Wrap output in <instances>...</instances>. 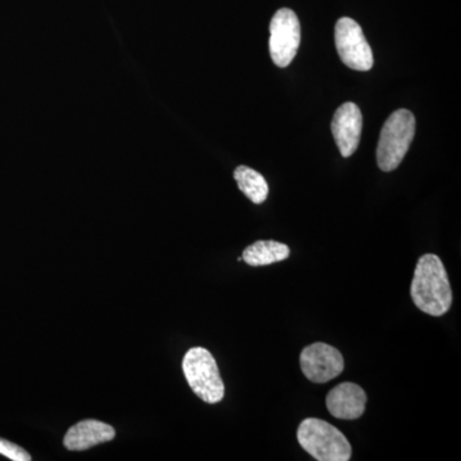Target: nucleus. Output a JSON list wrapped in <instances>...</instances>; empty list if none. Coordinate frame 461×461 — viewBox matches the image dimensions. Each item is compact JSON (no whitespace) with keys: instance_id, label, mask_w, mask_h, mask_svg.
<instances>
[{"instance_id":"20e7f679","label":"nucleus","mask_w":461,"mask_h":461,"mask_svg":"<svg viewBox=\"0 0 461 461\" xmlns=\"http://www.w3.org/2000/svg\"><path fill=\"white\" fill-rule=\"evenodd\" d=\"M185 377L191 390L208 403L221 402L224 397V384L213 355L204 348H193L182 362Z\"/></svg>"},{"instance_id":"9b49d317","label":"nucleus","mask_w":461,"mask_h":461,"mask_svg":"<svg viewBox=\"0 0 461 461\" xmlns=\"http://www.w3.org/2000/svg\"><path fill=\"white\" fill-rule=\"evenodd\" d=\"M290 257V248L273 240H259L245 249L242 260L251 267L269 266L286 260Z\"/></svg>"},{"instance_id":"39448f33","label":"nucleus","mask_w":461,"mask_h":461,"mask_svg":"<svg viewBox=\"0 0 461 461\" xmlns=\"http://www.w3.org/2000/svg\"><path fill=\"white\" fill-rule=\"evenodd\" d=\"M335 42L339 59L354 71L366 72L375 65L371 45L362 27L353 18H339L335 27Z\"/></svg>"},{"instance_id":"f257e3e1","label":"nucleus","mask_w":461,"mask_h":461,"mask_svg":"<svg viewBox=\"0 0 461 461\" xmlns=\"http://www.w3.org/2000/svg\"><path fill=\"white\" fill-rule=\"evenodd\" d=\"M411 295L415 306L432 317H442L450 311L453 290L444 263L435 254H424L418 260Z\"/></svg>"},{"instance_id":"423d86ee","label":"nucleus","mask_w":461,"mask_h":461,"mask_svg":"<svg viewBox=\"0 0 461 461\" xmlns=\"http://www.w3.org/2000/svg\"><path fill=\"white\" fill-rule=\"evenodd\" d=\"M269 53L273 63L280 68L290 66L296 57L302 41V27L295 12L278 9L269 25Z\"/></svg>"},{"instance_id":"9d476101","label":"nucleus","mask_w":461,"mask_h":461,"mask_svg":"<svg viewBox=\"0 0 461 461\" xmlns=\"http://www.w3.org/2000/svg\"><path fill=\"white\" fill-rule=\"evenodd\" d=\"M115 437L113 427L95 420H86L67 430L63 445L69 451H84L105 444Z\"/></svg>"},{"instance_id":"6e6552de","label":"nucleus","mask_w":461,"mask_h":461,"mask_svg":"<svg viewBox=\"0 0 461 461\" xmlns=\"http://www.w3.org/2000/svg\"><path fill=\"white\" fill-rule=\"evenodd\" d=\"M330 130L341 156L344 158L353 156L362 138V111L354 103H344L333 115Z\"/></svg>"},{"instance_id":"7ed1b4c3","label":"nucleus","mask_w":461,"mask_h":461,"mask_svg":"<svg viewBox=\"0 0 461 461\" xmlns=\"http://www.w3.org/2000/svg\"><path fill=\"white\" fill-rule=\"evenodd\" d=\"M415 135V117L408 109H399L388 117L381 130L377 163L384 172L395 171L411 148Z\"/></svg>"},{"instance_id":"f8f14e48","label":"nucleus","mask_w":461,"mask_h":461,"mask_svg":"<svg viewBox=\"0 0 461 461\" xmlns=\"http://www.w3.org/2000/svg\"><path fill=\"white\" fill-rule=\"evenodd\" d=\"M233 178L238 182L239 189L254 204H263L268 198V184H267L266 178L256 169L247 166H239L233 172Z\"/></svg>"},{"instance_id":"0eeeda50","label":"nucleus","mask_w":461,"mask_h":461,"mask_svg":"<svg viewBox=\"0 0 461 461\" xmlns=\"http://www.w3.org/2000/svg\"><path fill=\"white\" fill-rule=\"evenodd\" d=\"M300 366L313 384H327L345 369V360L338 348L324 342L306 346L300 354Z\"/></svg>"},{"instance_id":"f03ea898","label":"nucleus","mask_w":461,"mask_h":461,"mask_svg":"<svg viewBox=\"0 0 461 461\" xmlns=\"http://www.w3.org/2000/svg\"><path fill=\"white\" fill-rule=\"evenodd\" d=\"M297 441L315 460L348 461L353 453L344 433L318 418H308L300 423Z\"/></svg>"},{"instance_id":"ddd939ff","label":"nucleus","mask_w":461,"mask_h":461,"mask_svg":"<svg viewBox=\"0 0 461 461\" xmlns=\"http://www.w3.org/2000/svg\"><path fill=\"white\" fill-rule=\"evenodd\" d=\"M0 455L14 461H30L32 459L30 454L23 450L21 446L3 438H0Z\"/></svg>"},{"instance_id":"1a4fd4ad","label":"nucleus","mask_w":461,"mask_h":461,"mask_svg":"<svg viewBox=\"0 0 461 461\" xmlns=\"http://www.w3.org/2000/svg\"><path fill=\"white\" fill-rule=\"evenodd\" d=\"M366 393L359 384L344 382L333 387L327 395L326 405L338 420H354L366 411Z\"/></svg>"}]
</instances>
